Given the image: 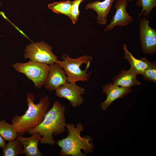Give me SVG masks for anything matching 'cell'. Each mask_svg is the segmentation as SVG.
Segmentation results:
<instances>
[{
	"instance_id": "cell-1",
	"label": "cell",
	"mask_w": 156,
	"mask_h": 156,
	"mask_svg": "<svg viewBox=\"0 0 156 156\" xmlns=\"http://www.w3.org/2000/svg\"><path fill=\"white\" fill-rule=\"evenodd\" d=\"M28 109L22 115H15L11 120L12 124L15 127L17 133L23 135L31 129L39 126L43 120L50 105L48 95L40 98L37 104L34 103V94L26 95Z\"/></svg>"
},
{
	"instance_id": "cell-2",
	"label": "cell",
	"mask_w": 156,
	"mask_h": 156,
	"mask_svg": "<svg viewBox=\"0 0 156 156\" xmlns=\"http://www.w3.org/2000/svg\"><path fill=\"white\" fill-rule=\"evenodd\" d=\"M65 127L68 131L67 137L56 141V144L61 148L60 156H86L93 152L94 144L91 137L81 135L84 128L82 123H77L76 127L75 124L69 123Z\"/></svg>"
},
{
	"instance_id": "cell-3",
	"label": "cell",
	"mask_w": 156,
	"mask_h": 156,
	"mask_svg": "<svg viewBox=\"0 0 156 156\" xmlns=\"http://www.w3.org/2000/svg\"><path fill=\"white\" fill-rule=\"evenodd\" d=\"M66 106L59 102H55L51 108L47 113L44 118L38 126L29 130L27 132L31 135L38 132L42 137L40 141L41 144L53 145L56 144L53 137L55 135L62 134L65 131L66 124L64 116Z\"/></svg>"
},
{
	"instance_id": "cell-4",
	"label": "cell",
	"mask_w": 156,
	"mask_h": 156,
	"mask_svg": "<svg viewBox=\"0 0 156 156\" xmlns=\"http://www.w3.org/2000/svg\"><path fill=\"white\" fill-rule=\"evenodd\" d=\"M62 60L57 59L55 61L63 69L67 77L68 83H75L77 81L85 82L90 79L92 71L87 73L88 68L83 69V65L90 64L93 60L90 56L84 55L77 58L70 57L69 55L65 54L61 57Z\"/></svg>"
},
{
	"instance_id": "cell-5",
	"label": "cell",
	"mask_w": 156,
	"mask_h": 156,
	"mask_svg": "<svg viewBox=\"0 0 156 156\" xmlns=\"http://www.w3.org/2000/svg\"><path fill=\"white\" fill-rule=\"evenodd\" d=\"M12 66L16 71L24 74L31 80L36 88H40L44 85L49 65L29 60L26 63L16 62Z\"/></svg>"
},
{
	"instance_id": "cell-6",
	"label": "cell",
	"mask_w": 156,
	"mask_h": 156,
	"mask_svg": "<svg viewBox=\"0 0 156 156\" xmlns=\"http://www.w3.org/2000/svg\"><path fill=\"white\" fill-rule=\"evenodd\" d=\"M24 52L25 58L49 65L54 64L57 59L52 51V47L43 41L30 43L26 46Z\"/></svg>"
},
{
	"instance_id": "cell-7",
	"label": "cell",
	"mask_w": 156,
	"mask_h": 156,
	"mask_svg": "<svg viewBox=\"0 0 156 156\" xmlns=\"http://www.w3.org/2000/svg\"><path fill=\"white\" fill-rule=\"evenodd\" d=\"M149 22L145 17L140 20L139 35L143 53L153 55L156 53V30L149 25Z\"/></svg>"
},
{
	"instance_id": "cell-8",
	"label": "cell",
	"mask_w": 156,
	"mask_h": 156,
	"mask_svg": "<svg viewBox=\"0 0 156 156\" xmlns=\"http://www.w3.org/2000/svg\"><path fill=\"white\" fill-rule=\"evenodd\" d=\"M85 90L76 83L67 82L55 90V94L58 97L67 99L73 107H76L83 104L84 99L81 95Z\"/></svg>"
},
{
	"instance_id": "cell-9",
	"label": "cell",
	"mask_w": 156,
	"mask_h": 156,
	"mask_svg": "<svg viewBox=\"0 0 156 156\" xmlns=\"http://www.w3.org/2000/svg\"><path fill=\"white\" fill-rule=\"evenodd\" d=\"M127 0H116L115 8V14L109 24L104 29V31L112 30L117 26H123L127 25L132 22L133 18L127 12L126 8L128 5Z\"/></svg>"
},
{
	"instance_id": "cell-10",
	"label": "cell",
	"mask_w": 156,
	"mask_h": 156,
	"mask_svg": "<svg viewBox=\"0 0 156 156\" xmlns=\"http://www.w3.org/2000/svg\"><path fill=\"white\" fill-rule=\"evenodd\" d=\"M67 77L63 69L56 62L49 65L45 88L52 92L67 82Z\"/></svg>"
},
{
	"instance_id": "cell-11",
	"label": "cell",
	"mask_w": 156,
	"mask_h": 156,
	"mask_svg": "<svg viewBox=\"0 0 156 156\" xmlns=\"http://www.w3.org/2000/svg\"><path fill=\"white\" fill-rule=\"evenodd\" d=\"M103 92L107 95L106 99L101 103L100 108L105 110L111 103L119 98H122L131 93L132 90L123 88L110 83L105 84L103 87Z\"/></svg>"
},
{
	"instance_id": "cell-12",
	"label": "cell",
	"mask_w": 156,
	"mask_h": 156,
	"mask_svg": "<svg viewBox=\"0 0 156 156\" xmlns=\"http://www.w3.org/2000/svg\"><path fill=\"white\" fill-rule=\"evenodd\" d=\"M31 137L26 138L18 134L16 138L21 142L23 146L24 154L27 156H42L38 146L42 138L38 132L31 134Z\"/></svg>"
},
{
	"instance_id": "cell-13",
	"label": "cell",
	"mask_w": 156,
	"mask_h": 156,
	"mask_svg": "<svg viewBox=\"0 0 156 156\" xmlns=\"http://www.w3.org/2000/svg\"><path fill=\"white\" fill-rule=\"evenodd\" d=\"M114 0H104L102 1L96 0L87 4L85 9H90L96 12L98 14L97 23L101 25H105L107 21V17Z\"/></svg>"
},
{
	"instance_id": "cell-14",
	"label": "cell",
	"mask_w": 156,
	"mask_h": 156,
	"mask_svg": "<svg viewBox=\"0 0 156 156\" xmlns=\"http://www.w3.org/2000/svg\"><path fill=\"white\" fill-rule=\"evenodd\" d=\"M137 75L130 67L128 70H122L113 79V83L123 88H130L135 86L139 85L141 82L136 78Z\"/></svg>"
},
{
	"instance_id": "cell-15",
	"label": "cell",
	"mask_w": 156,
	"mask_h": 156,
	"mask_svg": "<svg viewBox=\"0 0 156 156\" xmlns=\"http://www.w3.org/2000/svg\"><path fill=\"white\" fill-rule=\"evenodd\" d=\"M125 55V58L131 65V67L135 72L137 75H142L145 70L151 62L145 57L140 59L135 58L127 48V45L124 44L122 47Z\"/></svg>"
},
{
	"instance_id": "cell-16",
	"label": "cell",
	"mask_w": 156,
	"mask_h": 156,
	"mask_svg": "<svg viewBox=\"0 0 156 156\" xmlns=\"http://www.w3.org/2000/svg\"><path fill=\"white\" fill-rule=\"evenodd\" d=\"M3 151V156H17L24 153L23 146L16 138L9 141Z\"/></svg>"
},
{
	"instance_id": "cell-17",
	"label": "cell",
	"mask_w": 156,
	"mask_h": 156,
	"mask_svg": "<svg viewBox=\"0 0 156 156\" xmlns=\"http://www.w3.org/2000/svg\"><path fill=\"white\" fill-rule=\"evenodd\" d=\"M17 134L13 125L7 122L5 120H0V135L5 140L9 141L14 140Z\"/></svg>"
},
{
	"instance_id": "cell-18",
	"label": "cell",
	"mask_w": 156,
	"mask_h": 156,
	"mask_svg": "<svg viewBox=\"0 0 156 156\" xmlns=\"http://www.w3.org/2000/svg\"><path fill=\"white\" fill-rule=\"evenodd\" d=\"M73 1H62L50 3L48 5V8L56 13L70 16Z\"/></svg>"
},
{
	"instance_id": "cell-19",
	"label": "cell",
	"mask_w": 156,
	"mask_h": 156,
	"mask_svg": "<svg viewBox=\"0 0 156 156\" xmlns=\"http://www.w3.org/2000/svg\"><path fill=\"white\" fill-rule=\"evenodd\" d=\"M136 4L138 7L142 6L141 12L139 14L138 18L143 14L147 17V20H148L150 13L156 7V0H137Z\"/></svg>"
},
{
	"instance_id": "cell-20",
	"label": "cell",
	"mask_w": 156,
	"mask_h": 156,
	"mask_svg": "<svg viewBox=\"0 0 156 156\" xmlns=\"http://www.w3.org/2000/svg\"><path fill=\"white\" fill-rule=\"evenodd\" d=\"M143 79L147 81H152L156 83V62H151L148 66L142 75Z\"/></svg>"
},
{
	"instance_id": "cell-21",
	"label": "cell",
	"mask_w": 156,
	"mask_h": 156,
	"mask_svg": "<svg viewBox=\"0 0 156 156\" xmlns=\"http://www.w3.org/2000/svg\"><path fill=\"white\" fill-rule=\"evenodd\" d=\"M84 0H75L73 1L69 17L74 24L78 20L79 14V8L80 3Z\"/></svg>"
},
{
	"instance_id": "cell-22",
	"label": "cell",
	"mask_w": 156,
	"mask_h": 156,
	"mask_svg": "<svg viewBox=\"0 0 156 156\" xmlns=\"http://www.w3.org/2000/svg\"><path fill=\"white\" fill-rule=\"evenodd\" d=\"M6 144L4 140L0 135V147L3 149L5 147Z\"/></svg>"
},
{
	"instance_id": "cell-23",
	"label": "cell",
	"mask_w": 156,
	"mask_h": 156,
	"mask_svg": "<svg viewBox=\"0 0 156 156\" xmlns=\"http://www.w3.org/2000/svg\"><path fill=\"white\" fill-rule=\"evenodd\" d=\"M128 1H129V2H132V0H127Z\"/></svg>"
}]
</instances>
